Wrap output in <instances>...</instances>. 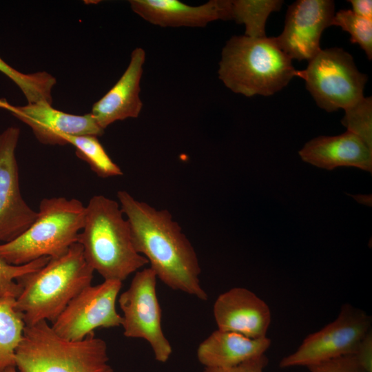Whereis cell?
<instances>
[{"label":"cell","instance_id":"cell-20","mask_svg":"<svg viewBox=\"0 0 372 372\" xmlns=\"http://www.w3.org/2000/svg\"><path fill=\"white\" fill-rule=\"evenodd\" d=\"M280 0H231V20L245 27V35L266 37L265 25L269 14L280 10Z\"/></svg>","mask_w":372,"mask_h":372},{"label":"cell","instance_id":"cell-2","mask_svg":"<svg viewBox=\"0 0 372 372\" xmlns=\"http://www.w3.org/2000/svg\"><path fill=\"white\" fill-rule=\"evenodd\" d=\"M94 270L85 259L82 246L76 242L59 256L51 257L35 271L17 279L21 291L16 309L25 325L53 322L68 304L92 285Z\"/></svg>","mask_w":372,"mask_h":372},{"label":"cell","instance_id":"cell-18","mask_svg":"<svg viewBox=\"0 0 372 372\" xmlns=\"http://www.w3.org/2000/svg\"><path fill=\"white\" fill-rule=\"evenodd\" d=\"M270 345L267 336L251 338L217 329L199 344L197 358L205 367L230 368L265 355Z\"/></svg>","mask_w":372,"mask_h":372},{"label":"cell","instance_id":"cell-12","mask_svg":"<svg viewBox=\"0 0 372 372\" xmlns=\"http://www.w3.org/2000/svg\"><path fill=\"white\" fill-rule=\"evenodd\" d=\"M332 0H298L289 6L282 33L275 37L280 48L291 59L309 61L321 50L323 31L332 25Z\"/></svg>","mask_w":372,"mask_h":372},{"label":"cell","instance_id":"cell-30","mask_svg":"<svg viewBox=\"0 0 372 372\" xmlns=\"http://www.w3.org/2000/svg\"><path fill=\"white\" fill-rule=\"evenodd\" d=\"M2 372H17V371L15 366H10V367H8V368L6 369Z\"/></svg>","mask_w":372,"mask_h":372},{"label":"cell","instance_id":"cell-26","mask_svg":"<svg viewBox=\"0 0 372 372\" xmlns=\"http://www.w3.org/2000/svg\"><path fill=\"white\" fill-rule=\"evenodd\" d=\"M307 368L310 372H365L353 355L331 359Z\"/></svg>","mask_w":372,"mask_h":372},{"label":"cell","instance_id":"cell-16","mask_svg":"<svg viewBox=\"0 0 372 372\" xmlns=\"http://www.w3.org/2000/svg\"><path fill=\"white\" fill-rule=\"evenodd\" d=\"M145 61V52L136 48L124 73L114 86L92 106L91 114L105 129L116 121L137 118L143 107L140 82Z\"/></svg>","mask_w":372,"mask_h":372},{"label":"cell","instance_id":"cell-21","mask_svg":"<svg viewBox=\"0 0 372 372\" xmlns=\"http://www.w3.org/2000/svg\"><path fill=\"white\" fill-rule=\"evenodd\" d=\"M0 72L10 79L21 90L28 103L46 102L52 104V90L56 79L46 72L23 74L0 57Z\"/></svg>","mask_w":372,"mask_h":372},{"label":"cell","instance_id":"cell-29","mask_svg":"<svg viewBox=\"0 0 372 372\" xmlns=\"http://www.w3.org/2000/svg\"><path fill=\"white\" fill-rule=\"evenodd\" d=\"M352 6V11L357 15L372 20L371 0H349Z\"/></svg>","mask_w":372,"mask_h":372},{"label":"cell","instance_id":"cell-28","mask_svg":"<svg viewBox=\"0 0 372 372\" xmlns=\"http://www.w3.org/2000/svg\"><path fill=\"white\" fill-rule=\"evenodd\" d=\"M353 355L365 372H372L371 330L360 342Z\"/></svg>","mask_w":372,"mask_h":372},{"label":"cell","instance_id":"cell-8","mask_svg":"<svg viewBox=\"0 0 372 372\" xmlns=\"http://www.w3.org/2000/svg\"><path fill=\"white\" fill-rule=\"evenodd\" d=\"M156 278L150 267L136 271L130 287L119 296L118 301L123 312L121 326L124 335L146 340L155 359L165 363L169 359L172 348L161 327Z\"/></svg>","mask_w":372,"mask_h":372},{"label":"cell","instance_id":"cell-4","mask_svg":"<svg viewBox=\"0 0 372 372\" xmlns=\"http://www.w3.org/2000/svg\"><path fill=\"white\" fill-rule=\"evenodd\" d=\"M218 65V78L224 85L247 97L271 96L298 75L276 38L267 36L231 37L222 50Z\"/></svg>","mask_w":372,"mask_h":372},{"label":"cell","instance_id":"cell-15","mask_svg":"<svg viewBox=\"0 0 372 372\" xmlns=\"http://www.w3.org/2000/svg\"><path fill=\"white\" fill-rule=\"evenodd\" d=\"M132 10L148 23L163 28H203L217 20H231V0H210L198 6L178 0H131Z\"/></svg>","mask_w":372,"mask_h":372},{"label":"cell","instance_id":"cell-6","mask_svg":"<svg viewBox=\"0 0 372 372\" xmlns=\"http://www.w3.org/2000/svg\"><path fill=\"white\" fill-rule=\"evenodd\" d=\"M85 213V207L76 198H43L33 223L15 239L0 245V257L19 266L59 256L78 242Z\"/></svg>","mask_w":372,"mask_h":372},{"label":"cell","instance_id":"cell-19","mask_svg":"<svg viewBox=\"0 0 372 372\" xmlns=\"http://www.w3.org/2000/svg\"><path fill=\"white\" fill-rule=\"evenodd\" d=\"M19 294L13 291H0V372L15 366V351L25 327L23 315L16 309Z\"/></svg>","mask_w":372,"mask_h":372},{"label":"cell","instance_id":"cell-17","mask_svg":"<svg viewBox=\"0 0 372 372\" xmlns=\"http://www.w3.org/2000/svg\"><path fill=\"white\" fill-rule=\"evenodd\" d=\"M302 160L321 169L353 167L372 171V149L357 135L347 131L337 136H319L298 152Z\"/></svg>","mask_w":372,"mask_h":372},{"label":"cell","instance_id":"cell-23","mask_svg":"<svg viewBox=\"0 0 372 372\" xmlns=\"http://www.w3.org/2000/svg\"><path fill=\"white\" fill-rule=\"evenodd\" d=\"M332 25L349 32L351 43L358 44L368 59H372V20L357 15L351 10L342 9L335 13Z\"/></svg>","mask_w":372,"mask_h":372},{"label":"cell","instance_id":"cell-22","mask_svg":"<svg viewBox=\"0 0 372 372\" xmlns=\"http://www.w3.org/2000/svg\"><path fill=\"white\" fill-rule=\"evenodd\" d=\"M67 144L76 149V156L85 161L91 169L101 178L123 175L121 168L112 161L97 137L93 136H67Z\"/></svg>","mask_w":372,"mask_h":372},{"label":"cell","instance_id":"cell-10","mask_svg":"<svg viewBox=\"0 0 372 372\" xmlns=\"http://www.w3.org/2000/svg\"><path fill=\"white\" fill-rule=\"evenodd\" d=\"M122 282L104 280L82 290L52 322V328L60 336L80 340L99 328L121 326L122 316L116 302Z\"/></svg>","mask_w":372,"mask_h":372},{"label":"cell","instance_id":"cell-9","mask_svg":"<svg viewBox=\"0 0 372 372\" xmlns=\"http://www.w3.org/2000/svg\"><path fill=\"white\" fill-rule=\"evenodd\" d=\"M371 317L344 304L338 316L320 330L309 335L293 353L284 357L280 368L309 366L341 356L353 355L370 331Z\"/></svg>","mask_w":372,"mask_h":372},{"label":"cell","instance_id":"cell-25","mask_svg":"<svg viewBox=\"0 0 372 372\" xmlns=\"http://www.w3.org/2000/svg\"><path fill=\"white\" fill-rule=\"evenodd\" d=\"M49 257H43L23 265H12L0 257V291H21L17 279L45 265Z\"/></svg>","mask_w":372,"mask_h":372},{"label":"cell","instance_id":"cell-1","mask_svg":"<svg viewBox=\"0 0 372 372\" xmlns=\"http://www.w3.org/2000/svg\"><path fill=\"white\" fill-rule=\"evenodd\" d=\"M117 198L135 249L147 258L156 277L174 290L207 300L197 254L170 212L156 209L124 190L118 191Z\"/></svg>","mask_w":372,"mask_h":372},{"label":"cell","instance_id":"cell-7","mask_svg":"<svg viewBox=\"0 0 372 372\" xmlns=\"http://www.w3.org/2000/svg\"><path fill=\"white\" fill-rule=\"evenodd\" d=\"M298 77L305 81L318 106L327 112L345 110L362 99L368 80L353 56L337 47L321 49L304 70H298Z\"/></svg>","mask_w":372,"mask_h":372},{"label":"cell","instance_id":"cell-14","mask_svg":"<svg viewBox=\"0 0 372 372\" xmlns=\"http://www.w3.org/2000/svg\"><path fill=\"white\" fill-rule=\"evenodd\" d=\"M213 313L218 329L251 338L266 337L271 320L267 304L244 287H234L219 295Z\"/></svg>","mask_w":372,"mask_h":372},{"label":"cell","instance_id":"cell-3","mask_svg":"<svg viewBox=\"0 0 372 372\" xmlns=\"http://www.w3.org/2000/svg\"><path fill=\"white\" fill-rule=\"evenodd\" d=\"M78 242L87 264L104 280L123 282L149 263L135 249L119 204L103 195L94 196L85 206Z\"/></svg>","mask_w":372,"mask_h":372},{"label":"cell","instance_id":"cell-11","mask_svg":"<svg viewBox=\"0 0 372 372\" xmlns=\"http://www.w3.org/2000/svg\"><path fill=\"white\" fill-rule=\"evenodd\" d=\"M20 129L0 133V245L12 241L34 221L37 212L22 197L16 158Z\"/></svg>","mask_w":372,"mask_h":372},{"label":"cell","instance_id":"cell-5","mask_svg":"<svg viewBox=\"0 0 372 372\" xmlns=\"http://www.w3.org/2000/svg\"><path fill=\"white\" fill-rule=\"evenodd\" d=\"M14 366L18 372H113L105 340L94 333L68 340L46 321L25 325Z\"/></svg>","mask_w":372,"mask_h":372},{"label":"cell","instance_id":"cell-27","mask_svg":"<svg viewBox=\"0 0 372 372\" xmlns=\"http://www.w3.org/2000/svg\"><path fill=\"white\" fill-rule=\"evenodd\" d=\"M267 364L268 358L265 354L230 368L205 367L203 372H264Z\"/></svg>","mask_w":372,"mask_h":372},{"label":"cell","instance_id":"cell-13","mask_svg":"<svg viewBox=\"0 0 372 372\" xmlns=\"http://www.w3.org/2000/svg\"><path fill=\"white\" fill-rule=\"evenodd\" d=\"M0 107L28 125L37 139L45 145L67 144V136H101L104 134L91 113L74 115L58 110L46 102L14 106L3 99Z\"/></svg>","mask_w":372,"mask_h":372},{"label":"cell","instance_id":"cell-24","mask_svg":"<svg viewBox=\"0 0 372 372\" xmlns=\"http://www.w3.org/2000/svg\"><path fill=\"white\" fill-rule=\"evenodd\" d=\"M342 124L372 149V97H363L344 110Z\"/></svg>","mask_w":372,"mask_h":372}]
</instances>
